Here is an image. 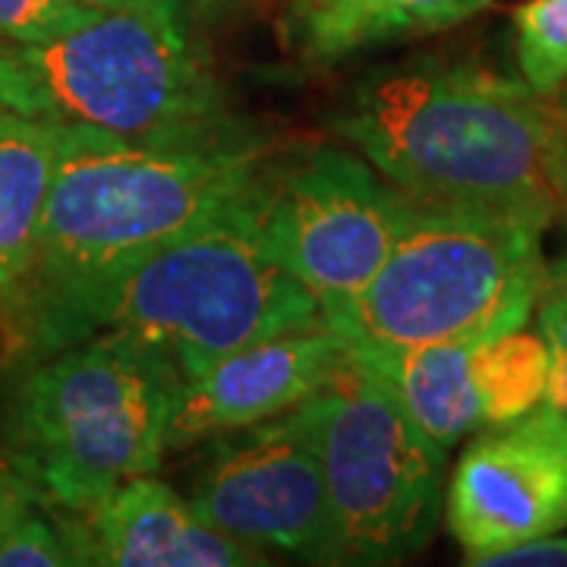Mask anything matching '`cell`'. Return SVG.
Masks as SVG:
<instances>
[{"mask_svg": "<svg viewBox=\"0 0 567 567\" xmlns=\"http://www.w3.org/2000/svg\"><path fill=\"white\" fill-rule=\"evenodd\" d=\"M0 107H10L25 117H44L39 92L25 80L22 66L13 58V51L0 41Z\"/></svg>", "mask_w": 567, "mask_h": 567, "instance_id": "cell-23", "label": "cell"}, {"mask_svg": "<svg viewBox=\"0 0 567 567\" xmlns=\"http://www.w3.org/2000/svg\"><path fill=\"white\" fill-rule=\"evenodd\" d=\"M10 51L44 121L136 142L205 140L240 123L181 13H99L61 39Z\"/></svg>", "mask_w": 567, "mask_h": 567, "instance_id": "cell-6", "label": "cell"}, {"mask_svg": "<svg viewBox=\"0 0 567 567\" xmlns=\"http://www.w3.org/2000/svg\"><path fill=\"white\" fill-rule=\"evenodd\" d=\"M10 470H0V567H70L73 551L58 520Z\"/></svg>", "mask_w": 567, "mask_h": 567, "instance_id": "cell-17", "label": "cell"}, {"mask_svg": "<svg viewBox=\"0 0 567 567\" xmlns=\"http://www.w3.org/2000/svg\"><path fill=\"white\" fill-rule=\"evenodd\" d=\"M54 162L58 121L0 107V297L35 259Z\"/></svg>", "mask_w": 567, "mask_h": 567, "instance_id": "cell-15", "label": "cell"}, {"mask_svg": "<svg viewBox=\"0 0 567 567\" xmlns=\"http://www.w3.org/2000/svg\"><path fill=\"white\" fill-rule=\"evenodd\" d=\"M546 406L558 410V413L567 420V357H561V353H555V363H551Z\"/></svg>", "mask_w": 567, "mask_h": 567, "instance_id": "cell-26", "label": "cell"}, {"mask_svg": "<svg viewBox=\"0 0 567 567\" xmlns=\"http://www.w3.org/2000/svg\"><path fill=\"white\" fill-rule=\"evenodd\" d=\"M102 10L80 0H0V41L41 44L92 22Z\"/></svg>", "mask_w": 567, "mask_h": 567, "instance_id": "cell-19", "label": "cell"}, {"mask_svg": "<svg viewBox=\"0 0 567 567\" xmlns=\"http://www.w3.org/2000/svg\"><path fill=\"white\" fill-rule=\"evenodd\" d=\"M181 385L164 350L123 331L22 360L3 398L7 470L48 511L82 514L162 466Z\"/></svg>", "mask_w": 567, "mask_h": 567, "instance_id": "cell-4", "label": "cell"}, {"mask_svg": "<svg viewBox=\"0 0 567 567\" xmlns=\"http://www.w3.org/2000/svg\"><path fill=\"white\" fill-rule=\"evenodd\" d=\"M473 350L476 344H423L404 350H350V357L394 394V401L435 445L451 451L483 429V406L473 382Z\"/></svg>", "mask_w": 567, "mask_h": 567, "instance_id": "cell-14", "label": "cell"}, {"mask_svg": "<svg viewBox=\"0 0 567 567\" xmlns=\"http://www.w3.org/2000/svg\"><path fill=\"white\" fill-rule=\"evenodd\" d=\"M539 309V331L555 353L567 357V252L561 259L546 265L543 287L536 297Z\"/></svg>", "mask_w": 567, "mask_h": 567, "instance_id": "cell-20", "label": "cell"}, {"mask_svg": "<svg viewBox=\"0 0 567 567\" xmlns=\"http://www.w3.org/2000/svg\"><path fill=\"white\" fill-rule=\"evenodd\" d=\"M193 470L189 505L208 527L268 551L322 561L328 502L316 394L271 420L230 429Z\"/></svg>", "mask_w": 567, "mask_h": 567, "instance_id": "cell-9", "label": "cell"}, {"mask_svg": "<svg viewBox=\"0 0 567 567\" xmlns=\"http://www.w3.org/2000/svg\"><path fill=\"white\" fill-rule=\"evenodd\" d=\"M328 529L319 565H401L445 511L447 451L360 360L316 394Z\"/></svg>", "mask_w": 567, "mask_h": 567, "instance_id": "cell-7", "label": "cell"}, {"mask_svg": "<svg viewBox=\"0 0 567 567\" xmlns=\"http://www.w3.org/2000/svg\"><path fill=\"white\" fill-rule=\"evenodd\" d=\"M256 0H193L196 13L203 17L205 22H224L240 17L244 10H249Z\"/></svg>", "mask_w": 567, "mask_h": 567, "instance_id": "cell-25", "label": "cell"}, {"mask_svg": "<svg viewBox=\"0 0 567 567\" xmlns=\"http://www.w3.org/2000/svg\"><path fill=\"white\" fill-rule=\"evenodd\" d=\"M476 567H567V536L548 533L480 558Z\"/></svg>", "mask_w": 567, "mask_h": 567, "instance_id": "cell-22", "label": "cell"}, {"mask_svg": "<svg viewBox=\"0 0 567 567\" xmlns=\"http://www.w3.org/2000/svg\"><path fill=\"white\" fill-rule=\"evenodd\" d=\"M331 133L420 205L539 224L561 218L548 177L546 102L524 76L466 58H410L365 73Z\"/></svg>", "mask_w": 567, "mask_h": 567, "instance_id": "cell-2", "label": "cell"}, {"mask_svg": "<svg viewBox=\"0 0 567 567\" xmlns=\"http://www.w3.org/2000/svg\"><path fill=\"white\" fill-rule=\"evenodd\" d=\"M511 20L520 76L539 99L555 95L567 82V0H524Z\"/></svg>", "mask_w": 567, "mask_h": 567, "instance_id": "cell-18", "label": "cell"}, {"mask_svg": "<svg viewBox=\"0 0 567 567\" xmlns=\"http://www.w3.org/2000/svg\"><path fill=\"white\" fill-rule=\"evenodd\" d=\"M347 357L344 338L324 322L290 328L227 353L181 385L167 425V451L203 445L221 432L303 404L341 372Z\"/></svg>", "mask_w": 567, "mask_h": 567, "instance_id": "cell-11", "label": "cell"}, {"mask_svg": "<svg viewBox=\"0 0 567 567\" xmlns=\"http://www.w3.org/2000/svg\"><path fill=\"white\" fill-rule=\"evenodd\" d=\"M102 13H181L177 0H80Z\"/></svg>", "mask_w": 567, "mask_h": 567, "instance_id": "cell-24", "label": "cell"}, {"mask_svg": "<svg viewBox=\"0 0 567 567\" xmlns=\"http://www.w3.org/2000/svg\"><path fill=\"white\" fill-rule=\"evenodd\" d=\"M546 224L457 205H413L360 297L322 316L350 350L483 344L524 328L546 259Z\"/></svg>", "mask_w": 567, "mask_h": 567, "instance_id": "cell-5", "label": "cell"}, {"mask_svg": "<svg viewBox=\"0 0 567 567\" xmlns=\"http://www.w3.org/2000/svg\"><path fill=\"white\" fill-rule=\"evenodd\" d=\"M555 350L543 331L511 328L473 350V382L483 406V429L511 423L546 404Z\"/></svg>", "mask_w": 567, "mask_h": 567, "instance_id": "cell-16", "label": "cell"}, {"mask_svg": "<svg viewBox=\"0 0 567 567\" xmlns=\"http://www.w3.org/2000/svg\"><path fill=\"white\" fill-rule=\"evenodd\" d=\"M495 0H290L287 44L309 63L344 61L385 41L420 39L473 20Z\"/></svg>", "mask_w": 567, "mask_h": 567, "instance_id": "cell-13", "label": "cell"}, {"mask_svg": "<svg viewBox=\"0 0 567 567\" xmlns=\"http://www.w3.org/2000/svg\"><path fill=\"white\" fill-rule=\"evenodd\" d=\"M268 152L262 133L244 123L205 140L136 142L58 121L35 259L10 293L76 281L203 227L244 199Z\"/></svg>", "mask_w": 567, "mask_h": 567, "instance_id": "cell-3", "label": "cell"}, {"mask_svg": "<svg viewBox=\"0 0 567 567\" xmlns=\"http://www.w3.org/2000/svg\"><path fill=\"white\" fill-rule=\"evenodd\" d=\"M244 199L76 281L3 297L22 360L123 331L164 350L186 382L240 347L322 322L319 300L256 244Z\"/></svg>", "mask_w": 567, "mask_h": 567, "instance_id": "cell-1", "label": "cell"}, {"mask_svg": "<svg viewBox=\"0 0 567 567\" xmlns=\"http://www.w3.org/2000/svg\"><path fill=\"white\" fill-rule=\"evenodd\" d=\"M543 102H546L548 177L555 183V193L561 199V212L567 218V82Z\"/></svg>", "mask_w": 567, "mask_h": 567, "instance_id": "cell-21", "label": "cell"}, {"mask_svg": "<svg viewBox=\"0 0 567 567\" xmlns=\"http://www.w3.org/2000/svg\"><path fill=\"white\" fill-rule=\"evenodd\" d=\"M413 205L360 152L331 142L268 152L244 199L256 244L322 316L363 293Z\"/></svg>", "mask_w": 567, "mask_h": 567, "instance_id": "cell-8", "label": "cell"}, {"mask_svg": "<svg viewBox=\"0 0 567 567\" xmlns=\"http://www.w3.org/2000/svg\"><path fill=\"white\" fill-rule=\"evenodd\" d=\"M466 565L567 527V420L551 406L480 429L445 492Z\"/></svg>", "mask_w": 567, "mask_h": 567, "instance_id": "cell-10", "label": "cell"}, {"mask_svg": "<svg viewBox=\"0 0 567 567\" xmlns=\"http://www.w3.org/2000/svg\"><path fill=\"white\" fill-rule=\"evenodd\" d=\"M76 565L104 567H256L262 548L237 543L183 502L174 488L136 476L82 514H58Z\"/></svg>", "mask_w": 567, "mask_h": 567, "instance_id": "cell-12", "label": "cell"}]
</instances>
